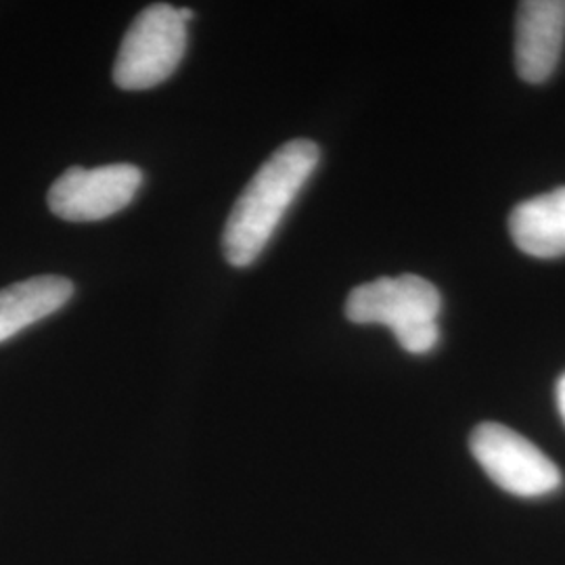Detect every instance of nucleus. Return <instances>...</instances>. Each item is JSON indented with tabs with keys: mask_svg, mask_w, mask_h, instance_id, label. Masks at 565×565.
I'll return each mask as SVG.
<instances>
[{
	"mask_svg": "<svg viewBox=\"0 0 565 565\" xmlns=\"http://www.w3.org/2000/svg\"><path fill=\"white\" fill-rule=\"evenodd\" d=\"M72 296V281L57 275H39L0 289V343L51 317Z\"/></svg>",
	"mask_w": 565,
	"mask_h": 565,
	"instance_id": "6e6552de",
	"label": "nucleus"
},
{
	"mask_svg": "<svg viewBox=\"0 0 565 565\" xmlns=\"http://www.w3.org/2000/svg\"><path fill=\"white\" fill-rule=\"evenodd\" d=\"M565 0H525L518 9L515 67L530 84L548 81L562 60Z\"/></svg>",
	"mask_w": 565,
	"mask_h": 565,
	"instance_id": "423d86ee",
	"label": "nucleus"
},
{
	"mask_svg": "<svg viewBox=\"0 0 565 565\" xmlns=\"http://www.w3.org/2000/svg\"><path fill=\"white\" fill-rule=\"evenodd\" d=\"M509 233L532 258L565 256V186L515 205L509 216Z\"/></svg>",
	"mask_w": 565,
	"mask_h": 565,
	"instance_id": "0eeeda50",
	"label": "nucleus"
},
{
	"mask_svg": "<svg viewBox=\"0 0 565 565\" xmlns=\"http://www.w3.org/2000/svg\"><path fill=\"white\" fill-rule=\"evenodd\" d=\"M186 49V21L172 4L158 2L142 9L128 28L114 65V82L121 90H147L168 81Z\"/></svg>",
	"mask_w": 565,
	"mask_h": 565,
	"instance_id": "7ed1b4c3",
	"label": "nucleus"
},
{
	"mask_svg": "<svg viewBox=\"0 0 565 565\" xmlns=\"http://www.w3.org/2000/svg\"><path fill=\"white\" fill-rule=\"evenodd\" d=\"M443 296L436 285L417 275L382 277L350 291L345 317L356 324H384L403 350L427 354L440 340L438 315Z\"/></svg>",
	"mask_w": 565,
	"mask_h": 565,
	"instance_id": "f03ea898",
	"label": "nucleus"
},
{
	"mask_svg": "<svg viewBox=\"0 0 565 565\" xmlns=\"http://www.w3.org/2000/svg\"><path fill=\"white\" fill-rule=\"evenodd\" d=\"M469 448L488 478L509 494L539 499L562 486L559 467L507 425H478L471 431Z\"/></svg>",
	"mask_w": 565,
	"mask_h": 565,
	"instance_id": "20e7f679",
	"label": "nucleus"
},
{
	"mask_svg": "<svg viewBox=\"0 0 565 565\" xmlns=\"http://www.w3.org/2000/svg\"><path fill=\"white\" fill-rule=\"evenodd\" d=\"M142 172L130 163L70 168L53 182L49 207L70 223H95L118 214L141 189Z\"/></svg>",
	"mask_w": 565,
	"mask_h": 565,
	"instance_id": "39448f33",
	"label": "nucleus"
},
{
	"mask_svg": "<svg viewBox=\"0 0 565 565\" xmlns=\"http://www.w3.org/2000/svg\"><path fill=\"white\" fill-rule=\"evenodd\" d=\"M321 151L308 139L279 147L254 179L243 189L224 224L223 252L231 266H249L281 224L285 212L296 202L303 184L319 166Z\"/></svg>",
	"mask_w": 565,
	"mask_h": 565,
	"instance_id": "f257e3e1",
	"label": "nucleus"
},
{
	"mask_svg": "<svg viewBox=\"0 0 565 565\" xmlns=\"http://www.w3.org/2000/svg\"><path fill=\"white\" fill-rule=\"evenodd\" d=\"M179 11H181L182 20L186 21V23H189V21H191V20H193V18H195V13H193V11H191V9H179Z\"/></svg>",
	"mask_w": 565,
	"mask_h": 565,
	"instance_id": "9d476101",
	"label": "nucleus"
},
{
	"mask_svg": "<svg viewBox=\"0 0 565 565\" xmlns=\"http://www.w3.org/2000/svg\"><path fill=\"white\" fill-rule=\"evenodd\" d=\"M555 398H557V408H559V415H562L565 424V373L559 377V382H557Z\"/></svg>",
	"mask_w": 565,
	"mask_h": 565,
	"instance_id": "1a4fd4ad",
	"label": "nucleus"
}]
</instances>
